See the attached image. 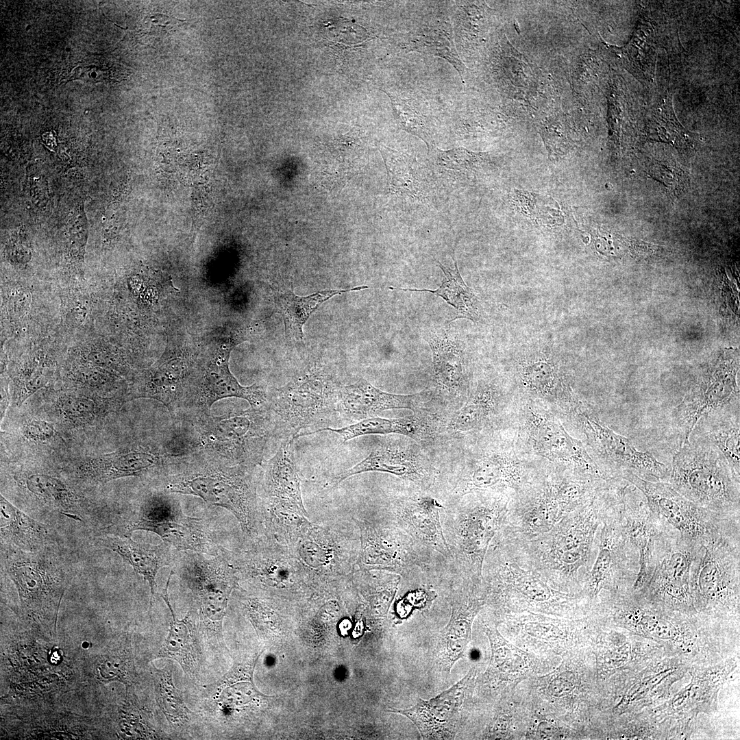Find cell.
<instances>
[{
	"mask_svg": "<svg viewBox=\"0 0 740 740\" xmlns=\"http://www.w3.org/2000/svg\"><path fill=\"white\" fill-rule=\"evenodd\" d=\"M256 467L223 463L191 466L167 476L164 491L191 495L230 511L251 541L265 534L253 471Z\"/></svg>",
	"mask_w": 740,
	"mask_h": 740,
	"instance_id": "1",
	"label": "cell"
},
{
	"mask_svg": "<svg viewBox=\"0 0 740 740\" xmlns=\"http://www.w3.org/2000/svg\"><path fill=\"white\" fill-rule=\"evenodd\" d=\"M691 502L721 516L740 519V482L724 456L691 433L674 454L666 480Z\"/></svg>",
	"mask_w": 740,
	"mask_h": 740,
	"instance_id": "2",
	"label": "cell"
},
{
	"mask_svg": "<svg viewBox=\"0 0 740 740\" xmlns=\"http://www.w3.org/2000/svg\"><path fill=\"white\" fill-rule=\"evenodd\" d=\"M3 565L18 593L25 617L56 630L57 615L69 584V572L55 558L11 547Z\"/></svg>",
	"mask_w": 740,
	"mask_h": 740,
	"instance_id": "3",
	"label": "cell"
},
{
	"mask_svg": "<svg viewBox=\"0 0 740 740\" xmlns=\"http://www.w3.org/2000/svg\"><path fill=\"white\" fill-rule=\"evenodd\" d=\"M620 477L643 495L657 520L683 539L703 545L720 535L740 533V519L727 518L699 506L669 482L646 480L628 471Z\"/></svg>",
	"mask_w": 740,
	"mask_h": 740,
	"instance_id": "4",
	"label": "cell"
},
{
	"mask_svg": "<svg viewBox=\"0 0 740 740\" xmlns=\"http://www.w3.org/2000/svg\"><path fill=\"white\" fill-rule=\"evenodd\" d=\"M619 495L615 485L602 488L550 530L543 552L550 569L571 576L588 563L597 528Z\"/></svg>",
	"mask_w": 740,
	"mask_h": 740,
	"instance_id": "5",
	"label": "cell"
},
{
	"mask_svg": "<svg viewBox=\"0 0 740 740\" xmlns=\"http://www.w3.org/2000/svg\"><path fill=\"white\" fill-rule=\"evenodd\" d=\"M339 390L317 370L278 388L267 403L273 432L296 439L301 430L328 420L337 411Z\"/></svg>",
	"mask_w": 740,
	"mask_h": 740,
	"instance_id": "6",
	"label": "cell"
},
{
	"mask_svg": "<svg viewBox=\"0 0 740 740\" xmlns=\"http://www.w3.org/2000/svg\"><path fill=\"white\" fill-rule=\"evenodd\" d=\"M199 443L228 465L256 467L273 426L267 406L251 407L203 420L198 430Z\"/></svg>",
	"mask_w": 740,
	"mask_h": 740,
	"instance_id": "7",
	"label": "cell"
},
{
	"mask_svg": "<svg viewBox=\"0 0 740 740\" xmlns=\"http://www.w3.org/2000/svg\"><path fill=\"white\" fill-rule=\"evenodd\" d=\"M171 573L190 590L205 626L221 632L230 596L239 576L225 550L212 558L201 553L177 550Z\"/></svg>",
	"mask_w": 740,
	"mask_h": 740,
	"instance_id": "8",
	"label": "cell"
},
{
	"mask_svg": "<svg viewBox=\"0 0 740 740\" xmlns=\"http://www.w3.org/2000/svg\"><path fill=\"white\" fill-rule=\"evenodd\" d=\"M501 497L463 502L450 513L447 541L459 572L473 582L482 578L489 547L506 514Z\"/></svg>",
	"mask_w": 740,
	"mask_h": 740,
	"instance_id": "9",
	"label": "cell"
},
{
	"mask_svg": "<svg viewBox=\"0 0 740 740\" xmlns=\"http://www.w3.org/2000/svg\"><path fill=\"white\" fill-rule=\"evenodd\" d=\"M310 573L316 583L340 580L356 568L358 552L343 533L304 518L277 539Z\"/></svg>",
	"mask_w": 740,
	"mask_h": 740,
	"instance_id": "10",
	"label": "cell"
},
{
	"mask_svg": "<svg viewBox=\"0 0 740 740\" xmlns=\"http://www.w3.org/2000/svg\"><path fill=\"white\" fill-rule=\"evenodd\" d=\"M169 493L151 495L122 526L125 536L136 530L158 534L164 543L178 551H191L216 556L215 544L208 522L186 515L180 502Z\"/></svg>",
	"mask_w": 740,
	"mask_h": 740,
	"instance_id": "11",
	"label": "cell"
},
{
	"mask_svg": "<svg viewBox=\"0 0 740 740\" xmlns=\"http://www.w3.org/2000/svg\"><path fill=\"white\" fill-rule=\"evenodd\" d=\"M740 533L720 535L701 545L693 562L691 587L706 604L738 608Z\"/></svg>",
	"mask_w": 740,
	"mask_h": 740,
	"instance_id": "12",
	"label": "cell"
},
{
	"mask_svg": "<svg viewBox=\"0 0 740 740\" xmlns=\"http://www.w3.org/2000/svg\"><path fill=\"white\" fill-rule=\"evenodd\" d=\"M701 545L668 528L657 544L648 578L637 591L670 606L689 607L692 566Z\"/></svg>",
	"mask_w": 740,
	"mask_h": 740,
	"instance_id": "13",
	"label": "cell"
},
{
	"mask_svg": "<svg viewBox=\"0 0 740 740\" xmlns=\"http://www.w3.org/2000/svg\"><path fill=\"white\" fill-rule=\"evenodd\" d=\"M246 550L227 554L239 579L262 587L296 589L316 583L287 548L270 535L251 541Z\"/></svg>",
	"mask_w": 740,
	"mask_h": 740,
	"instance_id": "14",
	"label": "cell"
},
{
	"mask_svg": "<svg viewBox=\"0 0 740 740\" xmlns=\"http://www.w3.org/2000/svg\"><path fill=\"white\" fill-rule=\"evenodd\" d=\"M576 414L589 445L617 478L628 471L646 480L666 482L669 468L653 455L638 450L628 439L606 426L591 409L578 406Z\"/></svg>",
	"mask_w": 740,
	"mask_h": 740,
	"instance_id": "15",
	"label": "cell"
},
{
	"mask_svg": "<svg viewBox=\"0 0 740 740\" xmlns=\"http://www.w3.org/2000/svg\"><path fill=\"white\" fill-rule=\"evenodd\" d=\"M524 428L533 452L550 461L573 467L581 475L602 480L608 476L587 452L582 443L572 437L550 413L532 404L524 411Z\"/></svg>",
	"mask_w": 740,
	"mask_h": 740,
	"instance_id": "16",
	"label": "cell"
},
{
	"mask_svg": "<svg viewBox=\"0 0 740 740\" xmlns=\"http://www.w3.org/2000/svg\"><path fill=\"white\" fill-rule=\"evenodd\" d=\"M360 535L356 567L402 574L426 562L417 551V544L393 523L384 524L368 519H353Z\"/></svg>",
	"mask_w": 740,
	"mask_h": 740,
	"instance_id": "17",
	"label": "cell"
},
{
	"mask_svg": "<svg viewBox=\"0 0 740 740\" xmlns=\"http://www.w3.org/2000/svg\"><path fill=\"white\" fill-rule=\"evenodd\" d=\"M737 362L722 358L685 395L672 412L673 423L680 440L687 443L698 421L709 412L739 404L735 382Z\"/></svg>",
	"mask_w": 740,
	"mask_h": 740,
	"instance_id": "18",
	"label": "cell"
},
{
	"mask_svg": "<svg viewBox=\"0 0 740 740\" xmlns=\"http://www.w3.org/2000/svg\"><path fill=\"white\" fill-rule=\"evenodd\" d=\"M370 471L397 476L423 489L431 487L437 475L417 445L393 441L375 446L365 458L336 476L334 482L338 484L352 476Z\"/></svg>",
	"mask_w": 740,
	"mask_h": 740,
	"instance_id": "19",
	"label": "cell"
},
{
	"mask_svg": "<svg viewBox=\"0 0 740 740\" xmlns=\"http://www.w3.org/2000/svg\"><path fill=\"white\" fill-rule=\"evenodd\" d=\"M628 487L616 504L615 512L623 532L638 556L639 570L632 590L639 591L650 574L657 544L669 528L652 515L643 496Z\"/></svg>",
	"mask_w": 740,
	"mask_h": 740,
	"instance_id": "20",
	"label": "cell"
},
{
	"mask_svg": "<svg viewBox=\"0 0 740 740\" xmlns=\"http://www.w3.org/2000/svg\"><path fill=\"white\" fill-rule=\"evenodd\" d=\"M476 669L449 689L429 700H419L405 709L393 711L410 719L425 739H449L456 732L465 698L476 677Z\"/></svg>",
	"mask_w": 740,
	"mask_h": 740,
	"instance_id": "21",
	"label": "cell"
},
{
	"mask_svg": "<svg viewBox=\"0 0 740 740\" xmlns=\"http://www.w3.org/2000/svg\"><path fill=\"white\" fill-rule=\"evenodd\" d=\"M445 509L429 495L402 496L392 503V521L421 547L452 558L441 521V511Z\"/></svg>",
	"mask_w": 740,
	"mask_h": 740,
	"instance_id": "22",
	"label": "cell"
},
{
	"mask_svg": "<svg viewBox=\"0 0 740 740\" xmlns=\"http://www.w3.org/2000/svg\"><path fill=\"white\" fill-rule=\"evenodd\" d=\"M294 439H286L267 462L264 471L263 510L295 512L308 517L301 491V478L294 455Z\"/></svg>",
	"mask_w": 740,
	"mask_h": 740,
	"instance_id": "23",
	"label": "cell"
},
{
	"mask_svg": "<svg viewBox=\"0 0 740 740\" xmlns=\"http://www.w3.org/2000/svg\"><path fill=\"white\" fill-rule=\"evenodd\" d=\"M523 470L510 451L498 449L475 458L461 472L454 492L459 497L471 493L500 488H518L523 482Z\"/></svg>",
	"mask_w": 740,
	"mask_h": 740,
	"instance_id": "24",
	"label": "cell"
},
{
	"mask_svg": "<svg viewBox=\"0 0 740 740\" xmlns=\"http://www.w3.org/2000/svg\"><path fill=\"white\" fill-rule=\"evenodd\" d=\"M429 396L426 391L399 395L382 391L367 380L340 388L337 411L345 417L360 419L378 412L391 409H408L415 412L422 409Z\"/></svg>",
	"mask_w": 740,
	"mask_h": 740,
	"instance_id": "25",
	"label": "cell"
},
{
	"mask_svg": "<svg viewBox=\"0 0 740 740\" xmlns=\"http://www.w3.org/2000/svg\"><path fill=\"white\" fill-rule=\"evenodd\" d=\"M162 463V456L151 450L127 448L87 458L77 464L75 471L79 478L104 483L155 471Z\"/></svg>",
	"mask_w": 740,
	"mask_h": 740,
	"instance_id": "26",
	"label": "cell"
},
{
	"mask_svg": "<svg viewBox=\"0 0 740 740\" xmlns=\"http://www.w3.org/2000/svg\"><path fill=\"white\" fill-rule=\"evenodd\" d=\"M441 427L439 418L424 411L397 419L369 417L341 428H323L304 433L309 435L323 431L338 434L343 442L369 434H399L408 436L418 443L429 442L438 434Z\"/></svg>",
	"mask_w": 740,
	"mask_h": 740,
	"instance_id": "27",
	"label": "cell"
},
{
	"mask_svg": "<svg viewBox=\"0 0 740 740\" xmlns=\"http://www.w3.org/2000/svg\"><path fill=\"white\" fill-rule=\"evenodd\" d=\"M366 147L357 132L332 142L314 168L317 182L329 190L341 189L366 164Z\"/></svg>",
	"mask_w": 740,
	"mask_h": 740,
	"instance_id": "28",
	"label": "cell"
},
{
	"mask_svg": "<svg viewBox=\"0 0 740 740\" xmlns=\"http://www.w3.org/2000/svg\"><path fill=\"white\" fill-rule=\"evenodd\" d=\"M230 352V349L221 351L208 366L193 402L201 411L209 412L214 403L225 397L243 399L254 408L267 405V395L260 386H242L232 374L228 367Z\"/></svg>",
	"mask_w": 740,
	"mask_h": 740,
	"instance_id": "29",
	"label": "cell"
},
{
	"mask_svg": "<svg viewBox=\"0 0 740 740\" xmlns=\"http://www.w3.org/2000/svg\"><path fill=\"white\" fill-rule=\"evenodd\" d=\"M739 424V404H736L703 416L691 433L702 436L719 452L740 482Z\"/></svg>",
	"mask_w": 740,
	"mask_h": 740,
	"instance_id": "30",
	"label": "cell"
},
{
	"mask_svg": "<svg viewBox=\"0 0 740 740\" xmlns=\"http://www.w3.org/2000/svg\"><path fill=\"white\" fill-rule=\"evenodd\" d=\"M100 544L118 554L148 582L151 605L156 589V577L163 567L172 566L177 550L162 543L151 545L133 541L130 536H107L99 539Z\"/></svg>",
	"mask_w": 740,
	"mask_h": 740,
	"instance_id": "31",
	"label": "cell"
},
{
	"mask_svg": "<svg viewBox=\"0 0 740 740\" xmlns=\"http://www.w3.org/2000/svg\"><path fill=\"white\" fill-rule=\"evenodd\" d=\"M0 530L3 541L25 552L42 551L52 543L51 530L0 495Z\"/></svg>",
	"mask_w": 740,
	"mask_h": 740,
	"instance_id": "32",
	"label": "cell"
},
{
	"mask_svg": "<svg viewBox=\"0 0 740 740\" xmlns=\"http://www.w3.org/2000/svg\"><path fill=\"white\" fill-rule=\"evenodd\" d=\"M483 602L462 591H455L452 600V614L442 633L444 660L448 669L463 654L471 639L473 619Z\"/></svg>",
	"mask_w": 740,
	"mask_h": 740,
	"instance_id": "33",
	"label": "cell"
},
{
	"mask_svg": "<svg viewBox=\"0 0 740 740\" xmlns=\"http://www.w3.org/2000/svg\"><path fill=\"white\" fill-rule=\"evenodd\" d=\"M428 343L432 355V370L439 387L456 397L464 386L463 356L460 346L445 331L430 334Z\"/></svg>",
	"mask_w": 740,
	"mask_h": 740,
	"instance_id": "34",
	"label": "cell"
},
{
	"mask_svg": "<svg viewBox=\"0 0 740 740\" xmlns=\"http://www.w3.org/2000/svg\"><path fill=\"white\" fill-rule=\"evenodd\" d=\"M161 597L171 613L172 621L169 624L167 637L155 658L175 661L186 675L195 677L199 667L200 652L190 617V613L182 619L177 620L169 600L168 589L162 591Z\"/></svg>",
	"mask_w": 740,
	"mask_h": 740,
	"instance_id": "35",
	"label": "cell"
},
{
	"mask_svg": "<svg viewBox=\"0 0 740 740\" xmlns=\"http://www.w3.org/2000/svg\"><path fill=\"white\" fill-rule=\"evenodd\" d=\"M368 288L360 286L349 289L321 291L305 297L297 296L292 290L278 293L275 301L284 323L285 335L290 341L303 340V326L310 315L325 301L338 294Z\"/></svg>",
	"mask_w": 740,
	"mask_h": 740,
	"instance_id": "36",
	"label": "cell"
},
{
	"mask_svg": "<svg viewBox=\"0 0 740 740\" xmlns=\"http://www.w3.org/2000/svg\"><path fill=\"white\" fill-rule=\"evenodd\" d=\"M58 419L69 428H84L101 421L119 406V399L62 394L53 404Z\"/></svg>",
	"mask_w": 740,
	"mask_h": 740,
	"instance_id": "37",
	"label": "cell"
},
{
	"mask_svg": "<svg viewBox=\"0 0 740 740\" xmlns=\"http://www.w3.org/2000/svg\"><path fill=\"white\" fill-rule=\"evenodd\" d=\"M388 175L389 193L396 196L420 199L428 184L415 160L406 153L382 147L380 149Z\"/></svg>",
	"mask_w": 740,
	"mask_h": 740,
	"instance_id": "38",
	"label": "cell"
},
{
	"mask_svg": "<svg viewBox=\"0 0 740 740\" xmlns=\"http://www.w3.org/2000/svg\"><path fill=\"white\" fill-rule=\"evenodd\" d=\"M454 268H447L436 260L445 278L441 285L435 290L402 288L396 289L405 291L429 292L442 297L449 305L456 309V315L449 322L457 319H467L474 323L480 318V304L477 297L464 282L460 275L456 260L452 257Z\"/></svg>",
	"mask_w": 740,
	"mask_h": 740,
	"instance_id": "39",
	"label": "cell"
},
{
	"mask_svg": "<svg viewBox=\"0 0 740 740\" xmlns=\"http://www.w3.org/2000/svg\"><path fill=\"white\" fill-rule=\"evenodd\" d=\"M523 387L532 395L554 404H567L571 397L556 366L545 359L524 363L520 370Z\"/></svg>",
	"mask_w": 740,
	"mask_h": 740,
	"instance_id": "40",
	"label": "cell"
},
{
	"mask_svg": "<svg viewBox=\"0 0 740 740\" xmlns=\"http://www.w3.org/2000/svg\"><path fill=\"white\" fill-rule=\"evenodd\" d=\"M573 510L561 484L547 488L523 515L526 532L542 534L550 532Z\"/></svg>",
	"mask_w": 740,
	"mask_h": 740,
	"instance_id": "41",
	"label": "cell"
},
{
	"mask_svg": "<svg viewBox=\"0 0 740 740\" xmlns=\"http://www.w3.org/2000/svg\"><path fill=\"white\" fill-rule=\"evenodd\" d=\"M406 48L436 56L445 59L456 69L463 78L465 65L459 59L454 42L451 26L446 22H436L423 26L408 36Z\"/></svg>",
	"mask_w": 740,
	"mask_h": 740,
	"instance_id": "42",
	"label": "cell"
},
{
	"mask_svg": "<svg viewBox=\"0 0 740 740\" xmlns=\"http://www.w3.org/2000/svg\"><path fill=\"white\" fill-rule=\"evenodd\" d=\"M497 403L498 394L495 387L480 385L451 419L449 431L463 434L478 430L494 414Z\"/></svg>",
	"mask_w": 740,
	"mask_h": 740,
	"instance_id": "43",
	"label": "cell"
},
{
	"mask_svg": "<svg viewBox=\"0 0 740 740\" xmlns=\"http://www.w3.org/2000/svg\"><path fill=\"white\" fill-rule=\"evenodd\" d=\"M24 482L31 493L64 513L77 517L80 512L81 497L60 479L36 473L27 475Z\"/></svg>",
	"mask_w": 740,
	"mask_h": 740,
	"instance_id": "44",
	"label": "cell"
},
{
	"mask_svg": "<svg viewBox=\"0 0 740 740\" xmlns=\"http://www.w3.org/2000/svg\"><path fill=\"white\" fill-rule=\"evenodd\" d=\"M153 677L157 704L166 719L175 726L188 724L195 715L186 705L173 683V663L169 661L162 669L153 667Z\"/></svg>",
	"mask_w": 740,
	"mask_h": 740,
	"instance_id": "45",
	"label": "cell"
},
{
	"mask_svg": "<svg viewBox=\"0 0 740 740\" xmlns=\"http://www.w3.org/2000/svg\"><path fill=\"white\" fill-rule=\"evenodd\" d=\"M94 671L97 679L103 682L118 681L126 687L134 684L136 673L129 639H122L121 644L103 654Z\"/></svg>",
	"mask_w": 740,
	"mask_h": 740,
	"instance_id": "46",
	"label": "cell"
},
{
	"mask_svg": "<svg viewBox=\"0 0 740 740\" xmlns=\"http://www.w3.org/2000/svg\"><path fill=\"white\" fill-rule=\"evenodd\" d=\"M497 573L513 590L530 602L545 603L554 598L556 591L533 571L505 562Z\"/></svg>",
	"mask_w": 740,
	"mask_h": 740,
	"instance_id": "47",
	"label": "cell"
},
{
	"mask_svg": "<svg viewBox=\"0 0 740 740\" xmlns=\"http://www.w3.org/2000/svg\"><path fill=\"white\" fill-rule=\"evenodd\" d=\"M384 92L391 99L393 113L399 128L423 140L429 151L434 149L436 146L433 138V127L428 117L410 101Z\"/></svg>",
	"mask_w": 740,
	"mask_h": 740,
	"instance_id": "48",
	"label": "cell"
},
{
	"mask_svg": "<svg viewBox=\"0 0 740 740\" xmlns=\"http://www.w3.org/2000/svg\"><path fill=\"white\" fill-rule=\"evenodd\" d=\"M491 646V659L489 670L493 673L508 675L521 671L526 667L523 652L508 643L492 627L486 628Z\"/></svg>",
	"mask_w": 740,
	"mask_h": 740,
	"instance_id": "49",
	"label": "cell"
},
{
	"mask_svg": "<svg viewBox=\"0 0 740 740\" xmlns=\"http://www.w3.org/2000/svg\"><path fill=\"white\" fill-rule=\"evenodd\" d=\"M435 165L441 173L449 177L465 175L478 170L486 161L484 153H475L459 147L448 150H441L436 147L432 149Z\"/></svg>",
	"mask_w": 740,
	"mask_h": 740,
	"instance_id": "50",
	"label": "cell"
},
{
	"mask_svg": "<svg viewBox=\"0 0 740 740\" xmlns=\"http://www.w3.org/2000/svg\"><path fill=\"white\" fill-rule=\"evenodd\" d=\"M21 434L26 441L35 444H50L58 439V431L51 422L32 418L21 427Z\"/></svg>",
	"mask_w": 740,
	"mask_h": 740,
	"instance_id": "51",
	"label": "cell"
},
{
	"mask_svg": "<svg viewBox=\"0 0 740 740\" xmlns=\"http://www.w3.org/2000/svg\"><path fill=\"white\" fill-rule=\"evenodd\" d=\"M184 22L164 14L151 13L144 18L143 28L147 34L162 37L173 34Z\"/></svg>",
	"mask_w": 740,
	"mask_h": 740,
	"instance_id": "52",
	"label": "cell"
},
{
	"mask_svg": "<svg viewBox=\"0 0 740 740\" xmlns=\"http://www.w3.org/2000/svg\"><path fill=\"white\" fill-rule=\"evenodd\" d=\"M112 67L99 64H79L71 71V79H81L91 82H106L112 79Z\"/></svg>",
	"mask_w": 740,
	"mask_h": 740,
	"instance_id": "53",
	"label": "cell"
},
{
	"mask_svg": "<svg viewBox=\"0 0 740 740\" xmlns=\"http://www.w3.org/2000/svg\"><path fill=\"white\" fill-rule=\"evenodd\" d=\"M574 675L570 671H565L554 676L548 684L547 691L553 697L561 698L571 693L574 687Z\"/></svg>",
	"mask_w": 740,
	"mask_h": 740,
	"instance_id": "54",
	"label": "cell"
},
{
	"mask_svg": "<svg viewBox=\"0 0 740 740\" xmlns=\"http://www.w3.org/2000/svg\"><path fill=\"white\" fill-rule=\"evenodd\" d=\"M31 295L25 289H19L12 294L9 304V312L14 317L24 314L30 304Z\"/></svg>",
	"mask_w": 740,
	"mask_h": 740,
	"instance_id": "55",
	"label": "cell"
},
{
	"mask_svg": "<svg viewBox=\"0 0 740 740\" xmlns=\"http://www.w3.org/2000/svg\"><path fill=\"white\" fill-rule=\"evenodd\" d=\"M29 189L31 195L36 201V204L42 205L46 204L47 188L46 182L42 175L36 171L29 174Z\"/></svg>",
	"mask_w": 740,
	"mask_h": 740,
	"instance_id": "56",
	"label": "cell"
},
{
	"mask_svg": "<svg viewBox=\"0 0 740 740\" xmlns=\"http://www.w3.org/2000/svg\"><path fill=\"white\" fill-rule=\"evenodd\" d=\"M77 380L83 384L95 388L102 387L108 382L105 375L94 370L80 371L77 373Z\"/></svg>",
	"mask_w": 740,
	"mask_h": 740,
	"instance_id": "57",
	"label": "cell"
},
{
	"mask_svg": "<svg viewBox=\"0 0 740 740\" xmlns=\"http://www.w3.org/2000/svg\"><path fill=\"white\" fill-rule=\"evenodd\" d=\"M559 733L556 726L547 720L541 722L536 729V737L540 739H558Z\"/></svg>",
	"mask_w": 740,
	"mask_h": 740,
	"instance_id": "58",
	"label": "cell"
},
{
	"mask_svg": "<svg viewBox=\"0 0 740 740\" xmlns=\"http://www.w3.org/2000/svg\"><path fill=\"white\" fill-rule=\"evenodd\" d=\"M130 286L134 294H138L142 286L140 278L136 276L131 278L130 280Z\"/></svg>",
	"mask_w": 740,
	"mask_h": 740,
	"instance_id": "59",
	"label": "cell"
}]
</instances>
